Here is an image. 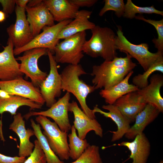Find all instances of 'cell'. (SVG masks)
Returning a JSON list of instances; mask_svg holds the SVG:
<instances>
[{
  "mask_svg": "<svg viewBox=\"0 0 163 163\" xmlns=\"http://www.w3.org/2000/svg\"><path fill=\"white\" fill-rule=\"evenodd\" d=\"M86 31H83L59 42L53 50L55 54L54 57L56 62L79 64L84 56L82 48L86 41Z\"/></svg>",
  "mask_w": 163,
  "mask_h": 163,
  "instance_id": "4",
  "label": "cell"
},
{
  "mask_svg": "<svg viewBox=\"0 0 163 163\" xmlns=\"http://www.w3.org/2000/svg\"><path fill=\"white\" fill-rule=\"evenodd\" d=\"M150 83L146 87L137 91L147 104L156 107L160 112H163V98L160 93L163 85V76L158 74L152 75Z\"/></svg>",
  "mask_w": 163,
  "mask_h": 163,
  "instance_id": "18",
  "label": "cell"
},
{
  "mask_svg": "<svg viewBox=\"0 0 163 163\" xmlns=\"http://www.w3.org/2000/svg\"><path fill=\"white\" fill-rule=\"evenodd\" d=\"M156 14L163 16V11L156 9L153 6L141 7L135 5L131 0H127L125 5V8L123 16L125 18L133 19L136 14Z\"/></svg>",
  "mask_w": 163,
  "mask_h": 163,
  "instance_id": "29",
  "label": "cell"
},
{
  "mask_svg": "<svg viewBox=\"0 0 163 163\" xmlns=\"http://www.w3.org/2000/svg\"><path fill=\"white\" fill-rule=\"evenodd\" d=\"M92 12L85 10H78L74 19L65 26L59 33L57 39L59 40L65 39L86 30H91L96 25L89 20Z\"/></svg>",
  "mask_w": 163,
  "mask_h": 163,
  "instance_id": "20",
  "label": "cell"
},
{
  "mask_svg": "<svg viewBox=\"0 0 163 163\" xmlns=\"http://www.w3.org/2000/svg\"><path fill=\"white\" fill-rule=\"evenodd\" d=\"M14 46L12 41L8 39L7 45L0 52V81H7L22 77L20 64L14 57Z\"/></svg>",
  "mask_w": 163,
  "mask_h": 163,
  "instance_id": "14",
  "label": "cell"
},
{
  "mask_svg": "<svg viewBox=\"0 0 163 163\" xmlns=\"http://www.w3.org/2000/svg\"><path fill=\"white\" fill-rule=\"evenodd\" d=\"M0 89L10 95H16L29 99L43 106L45 103L40 88L22 77L7 81H0Z\"/></svg>",
  "mask_w": 163,
  "mask_h": 163,
  "instance_id": "12",
  "label": "cell"
},
{
  "mask_svg": "<svg viewBox=\"0 0 163 163\" xmlns=\"http://www.w3.org/2000/svg\"><path fill=\"white\" fill-rule=\"evenodd\" d=\"M43 2L54 21L59 22L74 18L79 8L69 0H44Z\"/></svg>",
  "mask_w": 163,
  "mask_h": 163,
  "instance_id": "23",
  "label": "cell"
},
{
  "mask_svg": "<svg viewBox=\"0 0 163 163\" xmlns=\"http://www.w3.org/2000/svg\"><path fill=\"white\" fill-rule=\"evenodd\" d=\"M69 1L78 8L90 7L93 6L98 1L97 0H69Z\"/></svg>",
  "mask_w": 163,
  "mask_h": 163,
  "instance_id": "36",
  "label": "cell"
},
{
  "mask_svg": "<svg viewBox=\"0 0 163 163\" xmlns=\"http://www.w3.org/2000/svg\"><path fill=\"white\" fill-rule=\"evenodd\" d=\"M104 5L99 13L100 16H102L106 12L113 11L118 18L123 16L124 13L125 4L123 0H105Z\"/></svg>",
  "mask_w": 163,
  "mask_h": 163,
  "instance_id": "32",
  "label": "cell"
},
{
  "mask_svg": "<svg viewBox=\"0 0 163 163\" xmlns=\"http://www.w3.org/2000/svg\"><path fill=\"white\" fill-rule=\"evenodd\" d=\"M92 36L85 41L82 48L84 53L92 58L100 57L110 61L117 57V36L110 28L95 26L91 30Z\"/></svg>",
  "mask_w": 163,
  "mask_h": 163,
  "instance_id": "3",
  "label": "cell"
},
{
  "mask_svg": "<svg viewBox=\"0 0 163 163\" xmlns=\"http://www.w3.org/2000/svg\"><path fill=\"white\" fill-rule=\"evenodd\" d=\"M2 120L0 119V139L3 142H4L5 140L4 138L2 129Z\"/></svg>",
  "mask_w": 163,
  "mask_h": 163,
  "instance_id": "39",
  "label": "cell"
},
{
  "mask_svg": "<svg viewBox=\"0 0 163 163\" xmlns=\"http://www.w3.org/2000/svg\"><path fill=\"white\" fill-rule=\"evenodd\" d=\"M29 1V0H16V5L21 8H25Z\"/></svg>",
  "mask_w": 163,
  "mask_h": 163,
  "instance_id": "38",
  "label": "cell"
},
{
  "mask_svg": "<svg viewBox=\"0 0 163 163\" xmlns=\"http://www.w3.org/2000/svg\"><path fill=\"white\" fill-rule=\"evenodd\" d=\"M72 20L59 22L54 25L45 27L43 32L34 37L28 43L21 48L14 49V56L19 55L25 51L36 48H44L53 52L54 48L59 42L57 35L61 30L69 23Z\"/></svg>",
  "mask_w": 163,
  "mask_h": 163,
  "instance_id": "10",
  "label": "cell"
},
{
  "mask_svg": "<svg viewBox=\"0 0 163 163\" xmlns=\"http://www.w3.org/2000/svg\"><path fill=\"white\" fill-rule=\"evenodd\" d=\"M47 52L46 48H34L25 51L22 56L16 58L17 60L21 61L20 71L26 77L30 78L35 87L39 88L48 74L39 69L38 60L42 56L47 55Z\"/></svg>",
  "mask_w": 163,
  "mask_h": 163,
  "instance_id": "7",
  "label": "cell"
},
{
  "mask_svg": "<svg viewBox=\"0 0 163 163\" xmlns=\"http://www.w3.org/2000/svg\"><path fill=\"white\" fill-rule=\"evenodd\" d=\"M6 18L5 13L2 11L0 10V22L4 21Z\"/></svg>",
  "mask_w": 163,
  "mask_h": 163,
  "instance_id": "41",
  "label": "cell"
},
{
  "mask_svg": "<svg viewBox=\"0 0 163 163\" xmlns=\"http://www.w3.org/2000/svg\"><path fill=\"white\" fill-rule=\"evenodd\" d=\"M160 112L153 105L147 104L145 107L136 116L135 123L125 135L126 138L133 139L143 131L149 124L158 117Z\"/></svg>",
  "mask_w": 163,
  "mask_h": 163,
  "instance_id": "22",
  "label": "cell"
},
{
  "mask_svg": "<svg viewBox=\"0 0 163 163\" xmlns=\"http://www.w3.org/2000/svg\"><path fill=\"white\" fill-rule=\"evenodd\" d=\"M161 54L156 61L143 74H138L133 78V85L141 89L149 84L148 78L153 73L158 71L163 73V56Z\"/></svg>",
  "mask_w": 163,
  "mask_h": 163,
  "instance_id": "28",
  "label": "cell"
},
{
  "mask_svg": "<svg viewBox=\"0 0 163 163\" xmlns=\"http://www.w3.org/2000/svg\"><path fill=\"white\" fill-rule=\"evenodd\" d=\"M69 111L73 113L74 118L73 122L75 128L78 133V137L81 139H85L87 133L94 131L95 134L102 137L103 130L101 125L95 119L88 117L79 107L74 101L70 103Z\"/></svg>",
  "mask_w": 163,
  "mask_h": 163,
  "instance_id": "13",
  "label": "cell"
},
{
  "mask_svg": "<svg viewBox=\"0 0 163 163\" xmlns=\"http://www.w3.org/2000/svg\"><path fill=\"white\" fill-rule=\"evenodd\" d=\"M124 57H116L92 67V82L96 89H107L122 81L136 66L127 53Z\"/></svg>",
  "mask_w": 163,
  "mask_h": 163,
  "instance_id": "1",
  "label": "cell"
},
{
  "mask_svg": "<svg viewBox=\"0 0 163 163\" xmlns=\"http://www.w3.org/2000/svg\"><path fill=\"white\" fill-rule=\"evenodd\" d=\"M34 143L32 152L23 163H47L45 155L38 140H35Z\"/></svg>",
  "mask_w": 163,
  "mask_h": 163,
  "instance_id": "33",
  "label": "cell"
},
{
  "mask_svg": "<svg viewBox=\"0 0 163 163\" xmlns=\"http://www.w3.org/2000/svg\"><path fill=\"white\" fill-rule=\"evenodd\" d=\"M50 71L45 79L41 84L39 88L47 107L50 108L57 101L56 98L61 94L62 81L60 74L59 73L57 62L53 53L47 49Z\"/></svg>",
  "mask_w": 163,
  "mask_h": 163,
  "instance_id": "8",
  "label": "cell"
},
{
  "mask_svg": "<svg viewBox=\"0 0 163 163\" xmlns=\"http://www.w3.org/2000/svg\"><path fill=\"white\" fill-rule=\"evenodd\" d=\"M87 73L82 66L69 64L60 74L62 81V88L72 93L76 97L81 106L83 111L89 118L95 119V113L86 103L88 95L95 90L94 87L86 84L80 78V77Z\"/></svg>",
  "mask_w": 163,
  "mask_h": 163,
  "instance_id": "2",
  "label": "cell"
},
{
  "mask_svg": "<svg viewBox=\"0 0 163 163\" xmlns=\"http://www.w3.org/2000/svg\"><path fill=\"white\" fill-rule=\"evenodd\" d=\"M0 4L2 7V11L5 13L7 18L15 10L16 0H0Z\"/></svg>",
  "mask_w": 163,
  "mask_h": 163,
  "instance_id": "34",
  "label": "cell"
},
{
  "mask_svg": "<svg viewBox=\"0 0 163 163\" xmlns=\"http://www.w3.org/2000/svg\"><path fill=\"white\" fill-rule=\"evenodd\" d=\"M27 106L30 110L41 109L42 106L33 101L18 95H11L7 98H0V114L5 112H9L12 115L16 114L17 110L20 107Z\"/></svg>",
  "mask_w": 163,
  "mask_h": 163,
  "instance_id": "25",
  "label": "cell"
},
{
  "mask_svg": "<svg viewBox=\"0 0 163 163\" xmlns=\"http://www.w3.org/2000/svg\"><path fill=\"white\" fill-rule=\"evenodd\" d=\"M31 126L45 155L47 163H65L55 154L50 146L45 136L43 134L40 125L33 119H30Z\"/></svg>",
  "mask_w": 163,
  "mask_h": 163,
  "instance_id": "26",
  "label": "cell"
},
{
  "mask_svg": "<svg viewBox=\"0 0 163 163\" xmlns=\"http://www.w3.org/2000/svg\"><path fill=\"white\" fill-rule=\"evenodd\" d=\"M133 139L131 142H122L118 145L126 147L130 151L132 163H146L151 149L149 140L143 133L137 135Z\"/></svg>",
  "mask_w": 163,
  "mask_h": 163,
  "instance_id": "21",
  "label": "cell"
},
{
  "mask_svg": "<svg viewBox=\"0 0 163 163\" xmlns=\"http://www.w3.org/2000/svg\"><path fill=\"white\" fill-rule=\"evenodd\" d=\"M159 163H163V162H162H162L161 161Z\"/></svg>",
  "mask_w": 163,
  "mask_h": 163,
  "instance_id": "42",
  "label": "cell"
},
{
  "mask_svg": "<svg viewBox=\"0 0 163 163\" xmlns=\"http://www.w3.org/2000/svg\"><path fill=\"white\" fill-rule=\"evenodd\" d=\"M135 18L149 23L154 27L157 32L158 38L153 39L152 42L158 49V51L163 52V19L159 21L146 19L141 15L136 16Z\"/></svg>",
  "mask_w": 163,
  "mask_h": 163,
  "instance_id": "31",
  "label": "cell"
},
{
  "mask_svg": "<svg viewBox=\"0 0 163 163\" xmlns=\"http://www.w3.org/2000/svg\"><path fill=\"white\" fill-rule=\"evenodd\" d=\"M25 10L27 19L34 37L39 34L45 27L55 24L53 16L43 1L34 7L26 6Z\"/></svg>",
  "mask_w": 163,
  "mask_h": 163,
  "instance_id": "15",
  "label": "cell"
},
{
  "mask_svg": "<svg viewBox=\"0 0 163 163\" xmlns=\"http://www.w3.org/2000/svg\"><path fill=\"white\" fill-rule=\"evenodd\" d=\"M15 11L16 19L15 23L6 29L8 38L13 43L14 48L22 47L30 42L34 38L25 14V8L17 5Z\"/></svg>",
  "mask_w": 163,
  "mask_h": 163,
  "instance_id": "11",
  "label": "cell"
},
{
  "mask_svg": "<svg viewBox=\"0 0 163 163\" xmlns=\"http://www.w3.org/2000/svg\"><path fill=\"white\" fill-rule=\"evenodd\" d=\"M26 159L25 157L19 156L10 157L0 153V163H23Z\"/></svg>",
  "mask_w": 163,
  "mask_h": 163,
  "instance_id": "35",
  "label": "cell"
},
{
  "mask_svg": "<svg viewBox=\"0 0 163 163\" xmlns=\"http://www.w3.org/2000/svg\"><path fill=\"white\" fill-rule=\"evenodd\" d=\"M70 163H103L99 147L89 145L78 159Z\"/></svg>",
  "mask_w": 163,
  "mask_h": 163,
  "instance_id": "30",
  "label": "cell"
},
{
  "mask_svg": "<svg viewBox=\"0 0 163 163\" xmlns=\"http://www.w3.org/2000/svg\"><path fill=\"white\" fill-rule=\"evenodd\" d=\"M70 93L66 92L65 94L59 99L48 110L39 112L30 111L24 116L27 120L30 117L41 115L53 119L62 131L68 133L71 130V125L68 117Z\"/></svg>",
  "mask_w": 163,
  "mask_h": 163,
  "instance_id": "9",
  "label": "cell"
},
{
  "mask_svg": "<svg viewBox=\"0 0 163 163\" xmlns=\"http://www.w3.org/2000/svg\"><path fill=\"white\" fill-rule=\"evenodd\" d=\"M36 120L43 129L42 133L55 154L61 160H68L70 157L67 133L62 131L56 123L46 117L37 116Z\"/></svg>",
  "mask_w": 163,
  "mask_h": 163,
  "instance_id": "5",
  "label": "cell"
},
{
  "mask_svg": "<svg viewBox=\"0 0 163 163\" xmlns=\"http://www.w3.org/2000/svg\"><path fill=\"white\" fill-rule=\"evenodd\" d=\"M133 73L129 72L121 82L107 89H102L99 92L101 96L104 99L108 104H113L119 98L127 93L137 91L139 88L129 83V80Z\"/></svg>",
  "mask_w": 163,
  "mask_h": 163,
  "instance_id": "24",
  "label": "cell"
},
{
  "mask_svg": "<svg viewBox=\"0 0 163 163\" xmlns=\"http://www.w3.org/2000/svg\"><path fill=\"white\" fill-rule=\"evenodd\" d=\"M102 108L108 110L105 112L101 110L96 105L93 109L94 112L99 113L107 118H110L116 124L117 129L116 131L110 132L113 133L111 142L119 140L125 135L130 128L131 122L125 117L113 104L103 105Z\"/></svg>",
  "mask_w": 163,
  "mask_h": 163,
  "instance_id": "19",
  "label": "cell"
},
{
  "mask_svg": "<svg viewBox=\"0 0 163 163\" xmlns=\"http://www.w3.org/2000/svg\"><path fill=\"white\" fill-rule=\"evenodd\" d=\"M147 104L136 91L123 95L113 104L131 123L135 121L137 115L143 109Z\"/></svg>",
  "mask_w": 163,
  "mask_h": 163,
  "instance_id": "17",
  "label": "cell"
},
{
  "mask_svg": "<svg viewBox=\"0 0 163 163\" xmlns=\"http://www.w3.org/2000/svg\"><path fill=\"white\" fill-rule=\"evenodd\" d=\"M117 35L116 45L117 50L128 53L132 58L136 59L146 71L157 59L163 52L157 51L152 53L149 50V45L146 43L139 45L132 44L123 35L120 26H117Z\"/></svg>",
  "mask_w": 163,
  "mask_h": 163,
  "instance_id": "6",
  "label": "cell"
},
{
  "mask_svg": "<svg viewBox=\"0 0 163 163\" xmlns=\"http://www.w3.org/2000/svg\"><path fill=\"white\" fill-rule=\"evenodd\" d=\"M11 95L0 89V98H7L10 97Z\"/></svg>",
  "mask_w": 163,
  "mask_h": 163,
  "instance_id": "40",
  "label": "cell"
},
{
  "mask_svg": "<svg viewBox=\"0 0 163 163\" xmlns=\"http://www.w3.org/2000/svg\"><path fill=\"white\" fill-rule=\"evenodd\" d=\"M9 129L16 133L19 138V156L29 157L34 147V144L30 141V138L34 134V131L31 129H26L25 121L21 113L14 115L13 121L10 125Z\"/></svg>",
  "mask_w": 163,
  "mask_h": 163,
  "instance_id": "16",
  "label": "cell"
},
{
  "mask_svg": "<svg viewBox=\"0 0 163 163\" xmlns=\"http://www.w3.org/2000/svg\"><path fill=\"white\" fill-rule=\"evenodd\" d=\"M71 130V133L68 135L69 157L75 160L81 155L90 145L86 139H82L78 137L73 125L72 126Z\"/></svg>",
  "mask_w": 163,
  "mask_h": 163,
  "instance_id": "27",
  "label": "cell"
},
{
  "mask_svg": "<svg viewBox=\"0 0 163 163\" xmlns=\"http://www.w3.org/2000/svg\"><path fill=\"white\" fill-rule=\"evenodd\" d=\"M43 0H30L27 4V6L29 7H34L41 3Z\"/></svg>",
  "mask_w": 163,
  "mask_h": 163,
  "instance_id": "37",
  "label": "cell"
}]
</instances>
